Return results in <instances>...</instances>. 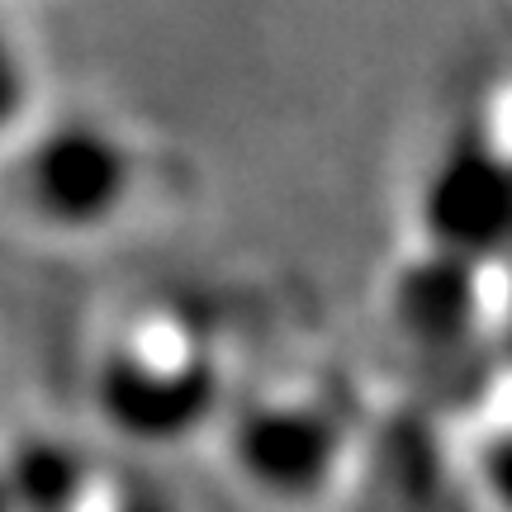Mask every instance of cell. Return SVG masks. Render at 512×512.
I'll list each match as a JSON object with an SVG mask.
<instances>
[{"label": "cell", "mask_w": 512, "mask_h": 512, "mask_svg": "<svg viewBox=\"0 0 512 512\" xmlns=\"http://www.w3.org/2000/svg\"><path fill=\"white\" fill-rule=\"evenodd\" d=\"M133 152L114 128L95 119H62L38 133L19 162V195L43 223L91 233L133 195Z\"/></svg>", "instance_id": "1"}, {"label": "cell", "mask_w": 512, "mask_h": 512, "mask_svg": "<svg viewBox=\"0 0 512 512\" xmlns=\"http://www.w3.org/2000/svg\"><path fill=\"white\" fill-rule=\"evenodd\" d=\"M418 219L432 252L470 266L512 247V157L475 138L451 143L422 181Z\"/></svg>", "instance_id": "2"}, {"label": "cell", "mask_w": 512, "mask_h": 512, "mask_svg": "<svg viewBox=\"0 0 512 512\" xmlns=\"http://www.w3.org/2000/svg\"><path fill=\"white\" fill-rule=\"evenodd\" d=\"M233 460L261 494L304 503L328 489L342 460V427L299 399H261L233 422Z\"/></svg>", "instance_id": "3"}, {"label": "cell", "mask_w": 512, "mask_h": 512, "mask_svg": "<svg viewBox=\"0 0 512 512\" xmlns=\"http://www.w3.org/2000/svg\"><path fill=\"white\" fill-rule=\"evenodd\" d=\"M219 399L214 366L204 361H152L119 351L95 375V403L110 427L138 441H181Z\"/></svg>", "instance_id": "4"}, {"label": "cell", "mask_w": 512, "mask_h": 512, "mask_svg": "<svg viewBox=\"0 0 512 512\" xmlns=\"http://www.w3.org/2000/svg\"><path fill=\"white\" fill-rule=\"evenodd\" d=\"M0 479L15 512H76L86 494V460L67 441H24Z\"/></svg>", "instance_id": "5"}, {"label": "cell", "mask_w": 512, "mask_h": 512, "mask_svg": "<svg viewBox=\"0 0 512 512\" xmlns=\"http://www.w3.org/2000/svg\"><path fill=\"white\" fill-rule=\"evenodd\" d=\"M24 105H29V67L10 43V34L0 29V133L24 114Z\"/></svg>", "instance_id": "6"}, {"label": "cell", "mask_w": 512, "mask_h": 512, "mask_svg": "<svg viewBox=\"0 0 512 512\" xmlns=\"http://www.w3.org/2000/svg\"><path fill=\"white\" fill-rule=\"evenodd\" d=\"M484 484H489V494L512 512V432L498 437L494 446L484 451Z\"/></svg>", "instance_id": "7"}, {"label": "cell", "mask_w": 512, "mask_h": 512, "mask_svg": "<svg viewBox=\"0 0 512 512\" xmlns=\"http://www.w3.org/2000/svg\"><path fill=\"white\" fill-rule=\"evenodd\" d=\"M119 512H171L166 503H157V498H128Z\"/></svg>", "instance_id": "8"}, {"label": "cell", "mask_w": 512, "mask_h": 512, "mask_svg": "<svg viewBox=\"0 0 512 512\" xmlns=\"http://www.w3.org/2000/svg\"><path fill=\"white\" fill-rule=\"evenodd\" d=\"M0 512H15L10 508V494H5V479H0Z\"/></svg>", "instance_id": "9"}]
</instances>
